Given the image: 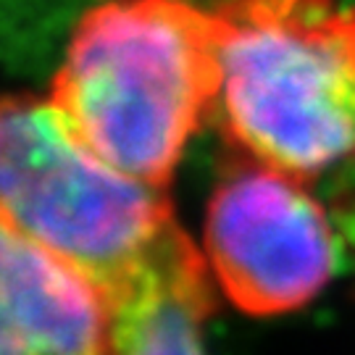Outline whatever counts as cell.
<instances>
[{
    "mask_svg": "<svg viewBox=\"0 0 355 355\" xmlns=\"http://www.w3.org/2000/svg\"><path fill=\"white\" fill-rule=\"evenodd\" d=\"M218 92L214 11L190 0H108L79 19L51 103L101 158L166 187Z\"/></svg>",
    "mask_w": 355,
    "mask_h": 355,
    "instance_id": "cell-1",
    "label": "cell"
},
{
    "mask_svg": "<svg viewBox=\"0 0 355 355\" xmlns=\"http://www.w3.org/2000/svg\"><path fill=\"white\" fill-rule=\"evenodd\" d=\"M221 111L255 161L300 179L355 158V8L227 0L214 11Z\"/></svg>",
    "mask_w": 355,
    "mask_h": 355,
    "instance_id": "cell-2",
    "label": "cell"
},
{
    "mask_svg": "<svg viewBox=\"0 0 355 355\" xmlns=\"http://www.w3.org/2000/svg\"><path fill=\"white\" fill-rule=\"evenodd\" d=\"M3 224L111 297L177 227L161 184L108 164L58 108L29 95L0 116Z\"/></svg>",
    "mask_w": 355,
    "mask_h": 355,
    "instance_id": "cell-3",
    "label": "cell"
},
{
    "mask_svg": "<svg viewBox=\"0 0 355 355\" xmlns=\"http://www.w3.org/2000/svg\"><path fill=\"white\" fill-rule=\"evenodd\" d=\"M205 261L240 311L279 316L308 305L329 284L340 245L303 179L255 161L211 195Z\"/></svg>",
    "mask_w": 355,
    "mask_h": 355,
    "instance_id": "cell-4",
    "label": "cell"
},
{
    "mask_svg": "<svg viewBox=\"0 0 355 355\" xmlns=\"http://www.w3.org/2000/svg\"><path fill=\"white\" fill-rule=\"evenodd\" d=\"M208 271L205 255L187 234L171 229L108 297L114 313L111 355H205Z\"/></svg>",
    "mask_w": 355,
    "mask_h": 355,
    "instance_id": "cell-6",
    "label": "cell"
},
{
    "mask_svg": "<svg viewBox=\"0 0 355 355\" xmlns=\"http://www.w3.org/2000/svg\"><path fill=\"white\" fill-rule=\"evenodd\" d=\"M3 355H111L114 313L85 274L3 224Z\"/></svg>",
    "mask_w": 355,
    "mask_h": 355,
    "instance_id": "cell-5",
    "label": "cell"
}]
</instances>
